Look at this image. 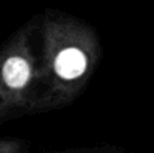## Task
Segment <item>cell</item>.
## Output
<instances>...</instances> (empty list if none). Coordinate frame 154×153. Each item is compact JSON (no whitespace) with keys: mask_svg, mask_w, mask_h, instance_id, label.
<instances>
[{"mask_svg":"<svg viewBox=\"0 0 154 153\" xmlns=\"http://www.w3.org/2000/svg\"><path fill=\"white\" fill-rule=\"evenodd\" d=\"M36 17L38 84L32 116L73 104L102 59L99 35L87 21L58 9H47Z\"/></svg>","mask_w":154,"mask_h":153,"instance_id":"6da1fadb","label":"cell"},{"mask_svg":"<svg viewBox=\"0 0 154 153\" xmlns=\"http://www.w3.org/2000/svg\"><path fill=\"white\" fill-rule=\"evenodd\" d=\"M38 17L0 45V125L32 116L38 84Z\"/></svg>","mask_w":154,"mask_h":153,"instance_id":"7a4b0ae2","label":"cell"},{"mask_svg":"<svg viewBox=\"0 0 154 153\" xmlns=\"http://www.w3.org/2000/svg\"><path fill=\"white\" fill-rule=\"evenodd\" d=\"M29 149V143L20 138H0V153H20Z\"/></svg>","mask_w":154,"mask_h":153,"instance_id":"3957f363","label":"cell"}]
</instances>
